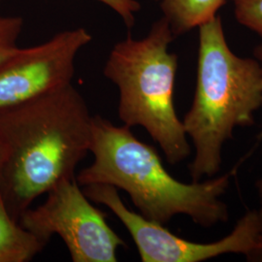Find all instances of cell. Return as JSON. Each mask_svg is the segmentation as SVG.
Masks as SVG:
<instances>
[{
  "instance_id": "6da1fadb",
  "label": "cell",
  "mask_w": 262,
  "mask_h": 262,
  "mask_svg": "<svg viewBox=\"0 0 262 262\" xmlns=\"http://www.w3.org/2000/svg\"><path fill=\"white\" fill-rule=\"evenodd\" d=\"M94 116L72 84L0 113L7 159L0 197L12 216L59 183L76 178L91 149Z\"/></svg>"
},
{
  "instance_id": "7a4b0ae2",
  "label": "cell",
  "mask_w": 262,
  "mask_h": 262,
  "mask_svg": "<svg viewBox=\"0 0 262 262\" xmlns=\"http://www.w3.org/2000/svg\"><path fill=\"white\" fill-rule=\"evenodd\" d=\"M90 151L93 163L76 175L80 187L99 184L122 189L141 215L160 225L177 215L206 228L227 222L221 196L231 172L205 182H180L163 166L156 149L136 138L130 127L115 125L99 115L94 116Z\"/></svg>"
},
{
  "instance_id": "3957f363",
  "label": "cell",
  "mask_w": 262,
  "mask_h": 262,
  "mask_svg": "<svg viewBox=\"0 0 262 262\" xmlns=\"http://www.w3.org/2000/svg\"><path fill=\"white\" fill-rule=\"evenodd\" d=\"M261 106L260 62L235 55L219 17L202 24L195 94L182 121L195 149L189 164L192 182L217 174L224 144L236 127L253 125V115Z\"/></svg>"
},
{
  "instance_id": "277c9868",
  "label": "cell",
  "mask_w": 262,
  "mask_h": 262,
  "mask_svg": "<svg viewBox=\"0 0 262 262\" xmlns=\"http://www.w3.org/2000/svg\"><path fill=\"white\" fill-rule=\"evenodd\" d=\"M174 37L167 19L162 18L146 37L127 34L118 42L103 69L104 76L118 88V115L123 125L146 129L173 165L190 154L174 105L178 56L169 52Z\"/></svg>"
},
{
  "instance_id": "5b68a950",
  "label": "cell",
  "mask_w": 262,
  "mask_h": 262,
  "mask_svg": "<svg viewBox=\"0 0 262 262\" xmlns=\"http://www.w3.org/2000/svg\"><path fill=\"white\" fill-rule=\"evenodd\" d=\"M80 187L76 178L59 183L42 205L20 215L19 224L45 245L58 235L73 262H116L124 241Z\"/></svg>"
},
{
  "instance_id": "8992f818",
  "label": "cell",
  "mask_w": 262,
  "mask_h": 262,
  "mask_svg": "<svg viewBox=\"0 0 262 262\" xmlns=\"http://www.w3.org/2000/svg\"><path fill=\"white\" fill-rule=\"evenodd\" d=\"M86 197L107 207L129 232L143 262H200L225 253L249 256L256 246L259 226L258 211H250L237 222L225 238L212 243H197L181 238L163 225L128 209L119 189L109 185H89L83 188Z\"/></svg>"
},
{
  "instance_id": "52a82bcc",
  "label": "cell",
  "mask_w": 262,
  "mask_h": 262,
  "mask_svg": "<svg viewBox=\"0 0 262 262\" xmlns=\"http://www.w3.org/2000/svg\"><path fill=\"white\" fill-rule=\"evenodd\" d=\"M93 36L78 28L18 51L0 63V113L72 84L80 51Z\"/></svg>"
},
{
  "instance_id": "ba28073f",
  "label": "cell",
  "mask_w": 262,
  "mask_h": 262,
  "mask_svg": "<svg viewBox=\"0 0 262 262\" xmlns=\"http://www.w3.org/2000/svg\"><path fill=\"white\" fill-rule=\"evenodd\" d=\"M46 245L15 220L0 197V262H28Z\"/></svg>"
},
{
  "instance_id": "9c48e42d",
  "label": "cell",
  "mask_w": 262,
  "mask_h": 262,
  "mask_svg": "<svg viewBox=\"0 0 262 262\" xmlns=\"http://www.w3.org/2000/svg\"><path fill=\"white\" fill-rule=\"evenodd\" d=\"M174 35L183 34L215 17L226 0H156Z\"/></svg>"
},
{
  "instance_id": "30bf717a",
  "label": "cell",
  "mask_w": 262,
  "mask_h": 262,
  "mask_svg": "<svg viewBox=\"0 0 262 262\" xmlns=\"http://www.w3.org/2000/svg\"><path fill=\"white\" fill-rule=\"evenodd\" d=\"M24 26L20 17L0 16V63L18 51L17 41Z\"/></svg>"
},
{
  "instance_id": "8fae6325",
  "label": "cell",
  "mask_w": 262,
  "mask_h": 262,
  "mask_svg": "<svg viewBox=\"0 0 262 262\" xmlns=\"http://www.w3.org/2000/svg\"><path fill=\"white\" fill-rule=\"evenodd\" d=\"M233 2L237 19L262 37V0H233Z\"/></svg>"
},
{
  "instance_id": "7c38bea8",
  "label": "cell",
  "mask_w": 262,
  "mask_h": 262,
  "mask_svg": "<svg viewBox=\"0 0 262 262\" xmlns=\"http://www.w3.org/2000/svg\"><path fill=\"white\" fill-rule=\"evenodd\" d=\"M115 11L127 28H132L135 23V14L141 9L137 0H97Z\"/></svg>"
},
{
  "instance_id": "4fadbf2b",
  "label": "cell",
  "mask_w": 262,
  "mask_h": 262,
  "mask_svg": "<svg viewBox=\"0 0 262 262\" xmlns=\"http://www.w3.org/2000/svg\"><path fill=\"white\" fill-rule=\"evenodd\" d=\"M258 211V219H259V226L256 236V246L252 253L248 256L249 260L253 261H262V207Z\"/></svg>"
},
{
  "instance_id": "5bb4252c",
  "label": "cell",
  "mask_w": 262,
  "mask_h": 262,
  "mask_svg": "<svg viewBox=\"0 0 262 262\" xmlns=\"http://www.w3.org/2000/svg\"><path fill=\"white\" fill-rule=\"evenodd\" d=\"M6 159H7V150H6V147L3 143V141L0 137V181H1V176H2V172L4 169Z\"/></svg>"
},
{
  "instance_id": "9a60e30c",
  "label": "cell",
  "mask_w": 262,
  "mask_h": 262,
  "mask_svg": "<svg viewBox=\"0 0 262 262\" xmlns=\"http://www.w3.org/2000/svg\"><path fill=\"white\" fill-rule=\"evenodd\" d=\"M256 56H257L259 61H260L262 68V47L258 48V49L256 50ZM256 188H257L258 195H259V199H260V202H261L262 205V179H260V180L256 183Z\"/></svg>"
}]
</instances>
